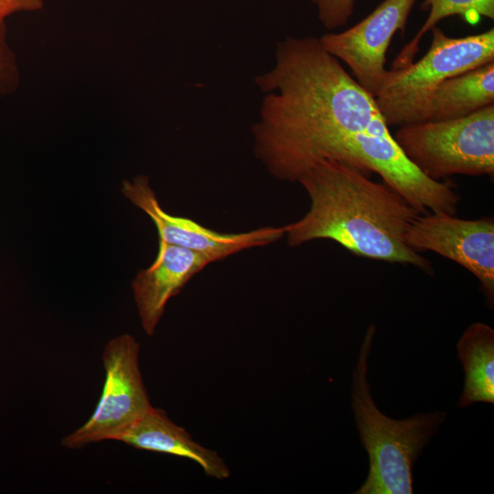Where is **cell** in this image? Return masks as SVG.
I'll return each instance as SVG.
<instances>
[{
  "label": "cell",
  "instance_id": "3957f363",
  "mask_svg": "<svg viewBox=\"0 0 494 494\" xmlns=\"http://www.w3.org/2000/svg\"><path fill=\"white\" fill-rule=\"evenodd\" d=\"M375 326L361 343L351 381V409L360 442L369 456L366 480L355 494H412L413 467L446 419V412L416 413L395 420L377 407L368 381V360Z\"/></svg>",
  "mask_w": 494,
  "mask_h": 494
},
{
  "label": "cell",
  "instance_id": "9a60e30c",
  "mask_svg": "<svg viewBox=\"0 0 494 494\" xmlns=\"http://www.w3.org/2000/svg\"><path fill=\"white\" fill-rule=\"evenodd\" d=\"M19 69L16 54L7 40L5 22L0 23V99L16 91Z\"/></svg>",
  "mask_w": 494,
  "mask_h": 494
},
{
  "label": "cell",
  "instance_id": "9c48e42d",
  "mask_svg": "<svg viewBox=\"0 0 494 494\" xmlns=\"http://www.w3.org/2000/svg\"><path fill=\"white\" fill-rule=\"evenodd\" d=\"M122 192L153 220L158 242L199 252L211 257L214 262L246 249L270 244L285 235V225L225 233L209 229L189 218L171 215L161 208L148 177L143 175L124 181Z\"/></svg>",
  "mask_w": 494,
  "mask_h": 494
},
{
  "label": "cell",
  "instance_id": "7c38bea8",
  "mask_svg": "<svg viewBox=\"0 0 494 494\" xmlns=\"http://www.w3.org/2000/svg\"><path fill=\"white\" fill-rule=\"evenodd\" d=\"M494 104V61L442 82L431 95L423 120L444 121Z\"/></svg>",
  "mask_w": 494,
  "mask_h": 494
},
{
  "label": "cell",
  "instance_id": "ba28073f",
  "mask_svg": "<svg viewBox=\"0 0 494 494\" xmlns=\"http://www.w3.org/2000/svg\"><path fill=\"white\" fill-rule=\"evenodd\" d=\"M416 0H384L353 27L319 38L322 47L344 63L373 97L386 75V53L397 31L404 33Z\"/></svg>",
  "mask_w": 494,
  "mask_h": 494
},
{
  "label": "cell",
  "instance_id": "5bb4252c",
  "mask_svg": "<svg viewBox=\"0 0 494 494\" xmlns=\"http://www.w3.org/2000/svg\"><path fill=\"white\" fill-rule=\"evenodd\" d=\"M421 8L429 10L428 16L392 61V70L402 69L413 62L422 38L443 19L458 16L465 22L476 25L482 17L494 18V0H424Z\"/></svg>",
  "mask_w": 494,
  "mask_h": 494
},
{
  "label": "cell",
  "instance_id": "8fae6325",
  "mask_svg": "<svg viewBox=\"0 0 494 494\" xmlns=\"http://www.w3.org/2000/svg\"><path fill=\"white\" fill-rule=\"evenodd\" d=\"M118 441L137 449L190 459L210 478L226 479L231 475L228 466L217 452L195 441L159 408L151 406Z\"/></svg>",
  "mask_w": 494,
  "mask_h": 494
},
{
  "label": "cell",
  "instance_id": "e0dca14e",
  "mask_svg": "<svg viewBox=\"0 0 494 494\" xmlns=\"http://www.w3.org/2000/svg\"><path fill=\"white\" fill-rule=\"evenodd\" d=\"M42 7V0H0V23L16 13L34 12Z\"/></svg>",
  "mask_w": 494,
  "mask_h": 494
},
{
  "label": "cell",
  "instance_id": "4fadbf2b",
  "mask_svg": "<svg viewBox=\"0 0 494 494\" xmlns=\"http://www.w3.org/2000/svg\"><path fill=\"white\" fill-rule=\"evenodd\" d=\"M456 348L465 372L457 406L494 403V330L485 323H473L460 337Z\"/></svg>",
  "mask_w": 494,
  "mask_h": 494
},
{
  "label": "cell",
  "instance_id": "52a82bcc",
  "mask_svg": "<svg viewBox=\"0 0 494 494\" xmlns=\"http://www.w3.org/2000/svg\"><path fill=\"white\" fill-rule=\"evenodd\" d=\"M405 240L415 252L431 251L473 274L493 306L494 220H465L446 212L418 215L410 224Z\"/></svg>",
  "mask_w": 494,
  "mask_h": 494
},
{
  "label": "cell",
  "instance_id": "277c9868",
  "mask_svg": "<svg viewBox=\"0 0 494 494\" xmlns=\"http://www.w3.org/2000/svg\"><path fill=\"white\" fill-rule=\"evenodd\" d=\"M427 52L416 62L387 70L374 96L386 124L420 123L435 90L446 80L494 61V28L463 38L432 29Z\"/></svg>",
  "mask_w": 494,
  "mask_h": 494
},
{
  "label": "cell",
  "instance_id": "6da1fadb",
  "mask_svg": "<svg viewBox=\"0 0 494 494\" xmlns=\"http://www.w3.org/2000/svg\"><path fill=\"white\" fill-rule=\"evenodd\" d=\"M254 83L263 97L252 126L253 153L282 181L297 182L321 160L355 167L354 136L384 121L374 97L317 38L278 40L273 67Z\"/></svg>",
  "mask_w": 494,
  "mask_h": 494
},
{
  "label": "cell",
  "instance_id": "8992f818",
  "mask_svg": "<svg viewBox=\"0 0 494 494\" xmlns=\"http://www.w3.org/2000/svg\"><path fill=\"white\" fill-rule=\"evenodd\" d=\"M139 343L129 334L117 336L105 345L101 397L90 418L62 439L64 447L77 449L118 440L152 406L139 368Z\"/></svg>",
  "mask_w": 494,
  "mask_h": 494
},
{
  "label": "cell",
  "instance_id": "7a4b0ae2",
  "mask_svg": "<svg viewBox=\"0 0 494 494\" xmlns=\"http://www.w3.org/2000/svg\"><path fill=\"white\" fill-rule=\"evenodd\" d=\"M297 182L306 191L310 207L300 220L285 225L291 247L327 239L358 256L433 272L431 263L405 240L420 213L384 182H374L336 160L314 164Z\"/></svg>",
  "mask_w": 494,
  "mask_h": 494
},
{
  "label": "cell",
  "instance_id": "5b68a950",
  "mask_svg": "<svg viewBox=\"0 0 494 494\" xmlns=\"http://www.w3.org/2000/svg\"><path fill=\"white\" fill-rule=\"evenodd\" d=\"M392 135L405 156L434 180L494 175V104L456 119L402 125Z\"/></svg>",
  "mask_w": 494,
  "mask_h": 494
},
{
  "label": "cell",
  "instance_id": "2e32d148",
  "mask_svg": "<svg viewBox=\"0 0 494 494\" xmlns=\"http://www.w3.org/2000/svg\"><path fill=\"white\" fill-rule=\"evenodd\" d=\"M323 27L334 30L344 26L353 14L356 0H311Z\"/></svg>",
  "mask_w": 494,
  "mask_h": 494
},
{
  "label": "cell",
  "instance_id": "30bf717a",
  "mask_svg": "<svg viewBox=\"0 0 494 494\" xmlns=\"http://www.w3.org/2000/svg\"><path fill=\"white\" fill-rule=\"evenodd\" d=\"M214 260L187 248L158 242L153 263L141 270L132 283L143 329L152 336L167 302Z\"/></svg>",
  "mask_w": 494,
  "mask_h": 494
}]
</instances>
